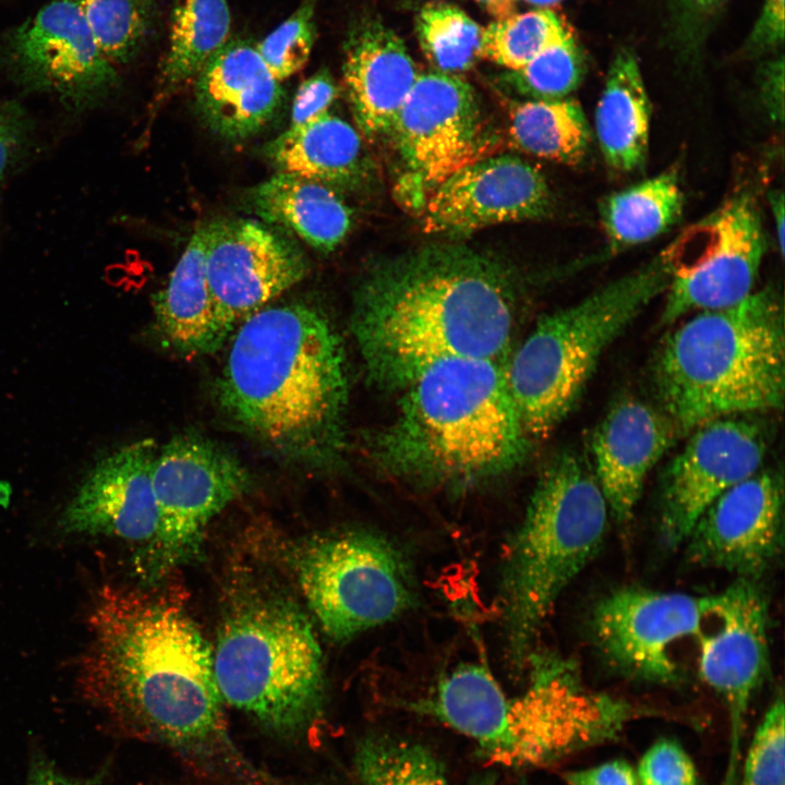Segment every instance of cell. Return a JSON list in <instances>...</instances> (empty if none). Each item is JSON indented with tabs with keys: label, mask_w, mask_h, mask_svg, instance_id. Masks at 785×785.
Listing matches in <instances>:
<instances>
[{
	"label": "cell",
	"mask_w": 785,
	"mask_h": 785,
	"mask_svg": "<svg viewBox=\"0 0 785 785\" xmlns=\"http://www.w3.org/2000/svg\"><path fill=\"white\" fill-rule=\"evenodd\" d=\"M250 485L242 462L209 438L181 434L158 448L153 486L159 524L145 551L149 577L158 580L197 558L209 523Z\"/></svg>",
	"instance_id": "4fadbf2b"
},
{
	"label": "cell",
	"mask_w": 785,
	"mask_h": 785,
	"mask_svg": "<svg viewBox=\"0 0 785 785\" xmlns=\"http://www.w3.org/2000/svg\"><path fill=\"white\" fill-rule=\"evenodd\" d=\"M487 13L497 19L512 15L517 0H475Z\"/></svg>",
	"instance_id": "7dc6e473"
},
{
	"label": "cell",
	"mask_w": 785,
	"mask_h": 785,
	"mask_svg": "<svg viewBox=\"0 0 785 785\" xmlns=\"http://www.w3.org/2000/svg\"><path fill=\"white\" fill-rule=\"evenodd\" d=\"M783 480L758 471L720 495L685 543L690 561L754 580L783 548Z\"/></svg>",
	"instance_id": "d6986e66"
},
{
	"label": "cell",
	"mask_w": 785,
	"mask_h": 785,
	"mask_svg": "<svg viewBox=\"0 0 785 785\" xmlns=\"http://www.w3.org/2000/svg\"><path fill=\"white\" fill-rule=\"evenodd\" d=\"M553 200L543 174L514 155L481 157L452 172L422 209L426 232L462 235L485 227L550 214Z\"/></svg>",
	"instance_id": "ffe728a7"
},
{
	"label": "cell",
	"mask_w": 785,
	"mask_h": 785,
	"mask_svg": "<svg viewBox=\"0 0 785 785\" xmlns=\"http://www.w3.org/2000/svg\"><path fill=\"white\" fill-rule=\"evenodd\" d=\"M668 281L660 253L535 325L507 363L509 389L531 439L548 436L569 414L604 351Z\"/></svg>",
	"instance_id": "9c48e42d"
},
{
	"label": "cell",
	"mask_w": 785,
	"mask_h": 785,
	"mask_svg": "<svg viewBox=\"0 0 785 785\" xmlns=\"http://www.w3.org/2000/svg\"><path fill=\"white\" fill-rule=\"evenodd\" d=\"M652 106L639 62L627 50L613 59L599 98L594 128L606 165L618 172L644 167Z\"/></svg>",
	"instance_id": "4316f807"
},
{
	"label": "cell",
	"mask_w": 785,
	"mask_h": 785,
	"mask_svg": "<svg viewBox=\"0 0 785 785\" xmlns=\"http://www.w3.org/2000/svg\"><path fill=\"white\" fill-rule=\"evenodd\" d=\"M282 88L253 46L231 39L195 78V108L218 136L240 141L257 133L281 104Z\"/></svg>",
	"instance_id": "cb8c5ba5"
},
{
	"label": "cell",
	"mask_w": 785,
	"mask_h": 785,
	"mask_svg": "<svg viewBox=\"0 0 785 785\" xmlns=\"http://www.w3.org/2000/svg\"><path fill=\"white\" fill-rule=\"evenodd\" d=\"M684 203L679 172L674 167L603 197L599 216L609 252L662 234L679 220Z\"/></svg>",
	"instance_id": "f1b7e54d"
},
{
	"label": "cell",
	"mask_w": 785,
	"mask_h": 785,
	"mask_svg": "<svg viewBox=\"0 0 785 785\" xmlns=\"http://www.w3.org/2000/svg\"><path fill=\"white\" fill-rule=\"evenodd\" d=\"M509 135L529 155L565 165L581 162L590 147L587 117L575 99H526L509 110Z\"/></svg>",
	"instance_id": "4dcf8cb0"
},
{
	"label": "cell",
	"mask_w": 785,
	"mask_h": 785,
	"mask_svg": "<svg viewBox=\"0 0 785 785\" xmlns=\"http://www.w3.org/2000/svg\"><path fill=\"white\" fill-rule=\"evenodd\" d=\"M293 566L309 608L337 642L399 617L416 601L408 558L375 532L314 536L297 551Z\"/></svg>",
	"instance_id": "30bf717a"
},
{
	"label": "cell",
	"mask_w": 785,
	"mask_h": 785,
	"mask_svg": "<svg viewBox=\"0 0 785 785\" xmlns=\"http://www.w3.org/2000/svg\"><path fill=\"white\" fill-rule=\"evenodd\" d=\"M402 390L395 419L372 450L391 476L463 491L506 475L526 458L531 438L502 360L439 361Z\"/></svg>",
	"instance_id": "277c9868"
},
{
	"label": "cell",
	"mask_w": 785,
	"mask_h": 785,
	"mask_svg": "<svg viewBox=\"0 0 785 785\" xmlns=\"http://www.w3.org/2000/svg\"><path fill=\"white\" fill-rule=\"evenodd\" d=\"M571 34L565 21L552 10L514 13L483 28L482 58L507 71H516Z\"/></svg>",
	"instance_id": "836d02e7"
},
{
	"label": "cell",
	"mask_w": 785,
	"mask_h": 785,
	"mask_svg": "<svg viewBox=\"0 0 785 785\" xmlns=\"http://www.w3.org/2000/svg\"><path fill=\"white\" fill-rule=\"evenodd\" d=\"M388 140L398 160L395 197L421 215L442 181L487 156L493 135L471 84L459 74L435 71L418 75Z\"/></svg>",
	"instance_id": "8fae6325"
},
{
	"label": "cell",
	"mask_w": 785,
	"mask_h": 785,
	"mask_svg": "<svg viewBox=\"0 0 785 785\" xmlns=\"http://www.w3.org/2000/svg\"><path fill=\"white\" fill-rule=\"evenodd\" d=\"M653 376L678 434L723 418L780 410L785 388L783 299L774 288L701 311L666 336Z\"/></svg>",
	"instance_id": "8992f818"
},
{
	"label": "cell",
	"mask_w": 785,
	"mask_h": 785,
	"mask_svg": "<svg viewBox=\"0 0 785 785\" xmlns=\"http://www.w3.org/2000/svg\"><path fill=\"white\" fill-rule=\"evenodd\" d=\"M230 27L227 0H176L169 48L160 71V96L195 80L228 43Z\"/></svg>",
	"instance_id": "f546056e"
},
{
	"label": "cell",
	"mask_w": 785,
	"mask_h": 785,
	"mask_svg": "<svg viewBox=\"0 0 785 785\" xmlns=\"http://www.w3.org/2000/svg\"><path fill=\"white\" fill-rule=\"evenodd\" d=\"M87 627L78 690L114 729L165 748L206 785H293L233 739L213 649L177 599L107 585Z\"/></svg>",
	"instance_id": "6da1fadb"
},
{
	"label": "cell",
	"mask_w": 785,
	"mask_h": 785,
	"mask_svg": "<svg viewBox=\"0 0 785 785\" xmlns=\"http://www.w3.org/2000/svg\"><path fill=\"white\" fill-rule=\"evenodd\" d=\"M229 420L270 454L312 469L338 463L348 376L341 339L304 302L265 306L235 330L216 384Z\"/></svg>",
	"instance_id": "3957f363"
},
{
	"label": "cell",
	"mask_w": 785,
	"mask_h": 785,
	"mask_svg": "<svg viewBox=\"0 0 785 785\" xmlns=\"http://www.w3.org/2000/svg\"><path fill=\"white\" fill-rule=\"evenodd\" d=\"M34 123L26 109L14 99H0V188L28 154Z\"/></svg>",
	"instance_id": "ab89813d"
},
{
	"label": "cell",
	"mask_w": 785,
	"mask_h": 785,
	"mask_svg": "<svg viewBox=\"0 0 785 785\" xmlns=\"http://www.w3.org/2000/svg\"><path fill=\"white\" fill-rule=\"evenodd\" d=\"M636 775L638 785H698L692 759L677 741L667 738L647 749Z\"/></svg>",
	"instance_id": "f35d334b"
},
{
	"label": "cell",
	"mask_w": 785,
	"mask_h": 785,
	"mask_svg": "<svg viewBox=\"0 0 785 785\" xmlns=\"http://www.w3.org/2000/svg\"><path fill=\"white\" fill-rule=\"evenodd\" d=\"M524 1L530 4L536 5V7L546 8V7L556 4V3L560 2L561 0H524Z\"/></svg>",
	"instance_id": "681fc988"
},
{
	"label": "cell",
	"mask_w": 785,
	"mask_h": 785,
	"mask_svg": "<svg viewBox=\"0 0 785 785\" xmlns=\"http://www.w3.org/2000/svg\"><path fill=\"white\" fill-rule=\"evenodd\" d=\"M252 203L267 225L286 228L324 253L343 241L352 224L336 190L294 174L277 172L253 190Z\"/></svg>",
	"instance_id": "83f0119b"
},
{
	"label": "cell",
	"mask_w": 785,
	"mask_h": 785,
	"mask_svg": "<svg viewBox=\"0 0 785 785\" xmlns=\"http://www.w3.org/2000/svg\"><path fill=\"white\" fill-rule=\"evenodd\" d=\"M338 95L337 85L326 69L303 81L293 99L290 126L304 124L327 112Z\"/></svg>",
	"instance_id": "60d3db41"
},
{
	"label": "cell",
	"mask_w": 785,
	"mask_h": 785,
	"mask_svg": "<svg viewBox=\"0 0 785 785\" xmlns=\"http://www.w3.org/2000/svg\"><path fill=\"white\" fill-rule=\"evenodd\" d=\"M277 172L299 176L334 190L357 186L366 174L360 133L339 117L324 112L289 126L264 147Z\"/></svg>",
	"instance_id": "484cf974"
},
{
	"label": "cell",
	"mask_w": 785,
	"mask_h": 785,
	"mask_svg": "<svg viewBox=\"0 0 785 785\" xmlns=\"http://www.w3.org/2000/svg\"><path fill=\"white\" fill-rule=\"evenodd\" d=\"M690 5L700 8V9H706L709 7H712L717 0H684Z\"/></svg>",
	"instance_id": "c3c4849f"
},
{
	"label": "cell",
	"mask_w": 785,
	"mask_h": 785,
	"mask_svg": "<svg viewBox=\"0 0 785 785\" xmlns=\"http://www.w3.org/2000/svg\"><path fill=\"white\" fill-rule=\"evenodd\" d=\"M584 72V55L571 34L521 69L507 71L502 81L528 99H559L580 85Z\"/></svg>",
	"instance_id": "d590c367"
},
{
	"label": "cell",
	"mask_w": 785,
	"mask_h": 785,
	"mask_svg": "<svg viewBox=\"0 0 785 785\" xmlns=\"http://www.w3.org/2000/svg\"><path fill=\"white\" fill-rule=\"evenodd\" d=\"M608 512L592 468L578 454H558L541 473L500 570L499 614L515 667L528 663L557 599L599 551Z\"/></svg>",
	"instance_id": "52a82bcc"
},
{
	"label": "cell",
	"mask_w": 785,
	"mask_h": 785,
	"mask_svg": "<svg viewBox=\"0 0 785 785\" xmlns=\"http://www.w3.org/2000/svg\"><path fill=\"white\" fill-rule=\"evenodd\" d=\"M769 204L777 235V244L781 255L784 254V193L781 190L769 192Z\"/></svg>",
	"instance_id": "bcb514c9"
},
{
	"label": "cell",
	"mask_w": 785,
	"mask_h": 785,
	"mask_svg": "<svg viewBox=\"0 0 785 785\" xmlns=\"http://www.w3.org/2000/svg\"><path fill=\"white\" fill-rule=\"evenodd\" d=\"M765 250L756 196L750 190L732 193L661 252L669 270L661 323L746 299L752 293Z\"/></svg>",
	"instance_id": "7c38bea8"
},
{
	"label": "cell",
	"mask_w": 785,
	"mask_h": 785,
	"mask_svg": "<svg viewBox=\"0 0 785 785\" xmlns=\"http://www.w3.org/2000/svg\"><path fill=\"white\" fill-rule=\"evenodd\" d=\"M737 785H785V706L776 697L741 756Z\"/></svg>",
	"instance_id": "74e56055"
},
{
	"label": "cell",
	"mask_w": 785,
	"mask_h": 785,
	"mask_svg": "<svg viewBox=\"0 0 785 785\" xmlns=\"http://www.w3.org/2000/svg\"><path fill=\"white\" fill-rule=\"evenodd\" d=\"M102 53L116 65L128 63L145 46L154 25L156 0H77Z\"/></svg>",
	"instance_id": "e575fe53"
},
{
	"label": "cell",
	"mask_w": 785,
	"mask_h": 785,
	"mask_svg": "<svg viewBox=\"0 0 785 785\" xmlns=\"http://www.w3.org/2000/svg\"><path fill=\"white\" fill-rule=\"evenodd\" d=\"M415 33L423 55L438 72L459 74L482 58L483 28L451 3H425L416 15Z\"/></svg>",
	"instance_id": "d6a6232c"
},
{
	"label": "cell",
	"mask_w": 785,
	"mask_h": 785,
	"mask_svg": "<svg viewBox=\"0 0 785 785\" xmlns=\"http://www.w3.org/2000/svg\"><path fill=\"white\" fill-rule=\"evenodd\" d=\"M768 601L752 579L738 578L714 594L715 628L697 636L699 673L724 701L729 721L728 759L722 785H737L746 717L769 672Z\"/></svg>",
	"instance_id": "2e32d148"
},
{
	"label": "cell",
	"mask_w": 785,
	"mask_h": 785,
	"mask_svg": "<svg viewBox=\"0 0 785 785\" xmlns=\"http://www.w3.org/2000/svg\"><path fill=\"white\" fill-rule=\"evenodd\" d=\"M760 99L771 121H784V57L769 60L760 73Z\"/></svg>",
	"instance_id": "ee69618b"
},
{
	"label": "cell",
	"mask_w": 785,
	"mask_h": 785,
	"mask_svg": "<svg viewBox=\"0 0 785 785\" xmlns=\"http://www.w3.org/2000/svg\"><path fill=\"white\" fill-rule=\"evenodd\" d=\"M530 681L508 697L485 665L463 663L445 674L415 709L474 741L488 762L539 768L616 739L648 708L588 689L573 663L530 655Z\"/></svg>",
	"instance_id": "5b68a950"
},
{
	"label": "cell",
	"mask_w": 785,
	"mask_h": 785,
	"mask_svg": "<svg viewBox=\"0 0 785 785\" xmlns=\"http://www.w3.org/2000/svg\"><path fill=\"white\" fill-rule=\"evenodd\" d=\"M206 274L219 328L227 337L245 318L299 283L307 262L292 240L256 220L206 226Z\"/></svg>",
	"instance_id": "e0dca14e"
},
{
	"label": "cell",
	"mask_w": 785,
	"mask_h": 785,
	"mask_svg": "<svg viewBox=\"0 0 785 785\" xmlns=\"http://www.w3.org/2000/svg\"><path fill=\"white\" fill-rule=\"evenodd\" d=\"M0 70L25 92L53 96L68 111L95 110L119 76L77 0H52L0 40Z\"/></svg>",
	"instance_id": "5bb4252c"
},
{
	"label": "cell",
	"mask_w": 785,
	"mask_h": 785,
	"mask_svg": "<svg viewBox=\"0 0 785 785\" xmlns=\"http://www.w3.org/2000/svg\"><path fill=\"white\" fill-rule=\"evenodd\" d=\"M563 778L566 785H638L636 771L620 759L566 772Z\"/></svg>",
	"instance_id": "7bdbcfd3"
},
{
	"label": "cell",
	"mask_w": 785,
	"mask_h": 785,
	"mask_svg": "<svg viewBox=\"0 0 785 785\" xmlns=\"http://www.w3.org/2000/svg\"><path fill=\"white\" fill-rule=\"evenodd\" d=\"M104 776V772L87 777L68 775L50 759L36 753L29 764L26 785H102Z\"/></svg>",
	"instance_id": "f6af8a7d"
},
{
	"label": "cell",
	"mask_w": 785,
	"mask_h": 785,
	"mask_svg": "<svg viewBox=\"0 0 785 785\" xmlns=\"http://www.w3.org/2000/svg\"><path fill=\"white\" fill-rule=\"evenodd\" d=\"M739 416L717 419L691 431L668 464L660 528L669 547L685 543L720 495L759 471L766 450L764 434L759 425Z\"/></svg>",
	"instance_id": "ac0fdd59"
},
{
	"label": "cell",
	"mask_w": 785,
	"mask_h": 785,
	"mask_svg": "<svg viewBox=\"0 0 785 785\" xmlns=\"http://www.w3.org/2000/svg\"><path fill=\"white\" fill-rule=\"evenodd\" d=\"M678 435L660 408L637 398L615 402L596 425L591 468L618 522L630 520L648 474Z\"/></svg>",
	"instance_id": "7402d4cb"
},
{
	"label": "cell",
	"mask_w": 785,
	"mask_h": 785,
	"mask_svg": "<svg viewBox=\"0 0 785 785\" xmlns=\"http://www.w3.org/2000/svg\"><path fill=\"white\" fill-rule=\"evenodd\" d=\"M352 763L360 785H450L443 763L432 750L391 734L361 738Z\"/></svg>",
	"instance_id": "1f68e13d"
},
{
	"label": "cell",
	"mask_w": 785,
	"mask_h": 785,
	"mask_svg": "<svg viewBox=\"0 0 785 785\" xmlns=\"http://www.w3.org/2000/svg\"><path fill=\"white\" fill-rule=\"evenodd\" d=\"M713 604L714 595L618 589L593 609L594 641L620 673L643 681L669 684L679 677L672 648L699 635Z\"/></svg>",
	"instance_id": "9a60e30c"
},
{
	"label": "cell",
	"mask_w": 785,
	"mask_h": 785,
	"mask_svg": "<svg viewBox=\"0 0 785 785\" xmlns=\"http://www.w3.org/2000/svg\"><path fill=\"white\" fill-rule=\"evenodd\" d=\"M343 52V86L360 133L371 141L388 138L420 74L412 57L403 40L374 17L350 29Z\"/></svg>",
	"instance_id": "603a6c76"
},
{
	"label": "cell",
	"mask_w": 785,
	"mask_h": 785,
	"mask_svg": "<svg viewBox=\"0 0 785 785\" xmlns=\"http://www.w3.org/2000/svg\"><path fill=\"white\" fill-rule=\"evenodd\" d=\"M317 0H303L297 10L271 31L256 49L277 81L299 72L307 62L316 39Z\"/></svg>",
	"instance_id": "8d00e7d4"
},
{
	"label": "cell",
	"mask_w": 785,
	"mask_h": 785,
	"mask_svg": "<svg viewBox=\"0 0 785 785\" xmlns=\"http://www.w3.org/2000/svg\"><path fill=\"white\" fill-rule=\"evenodd\" d=\"M784 1L764 0L762 9L746 41L750 53L775 49L784 40Z\"/></svg>",
	"instance_id": "b9f144b4"
},
{
	"label": "cell",
	"mask_w": 785,
	"mask_h": 785,
	"mask_svg": "<svg viewBox=\"0 0 785 785\" xmlns=\"http://www.w3.org/2000/svg\"><path fill=\"white\" fill-rule=\"evenodd\" d=\"M206 244V226H202L190 239L167 285L152 298L161 340L185 358L212 354L226 340L207 281Z\"/></svg>",
	"instance_id": "d4e9b609"
},
{
	"label": "cell",
	"mask_w": 785,
	"mask_h": 785,
	"mask_svg": "<svg viewBox=\"0 0 785 785\" xmlns=\"http://www.w3.org/2000/svg\"><path fill=\"white\" fill-rule=\"evenodd\" d=\"M157 451L153 438H143L97 461L63 510L61 530L142 543L146 551L159 524L153 486Z\"/></svg>",
	"instance_id": "44dd1931"
},
{
	"label": "cell",
	"mask_w": 785,
	"mask_h": 785,
	"mask_svg": "<svg viewBox=\"0 0 785 785\" xmlns=\"http://www.w3.org/2000/svg\"><path fill=\"white\" fill-rule=\"evenodd\" d=\"M517 297L505 264L467 246L433 244L366 273L350 329L370 379L402 390L439 361L503 360Z\"/></svg>",
	"instance_id": "7a4b0ae2"
},
{
	"label": "cell",
	"mask_w": 785,
	"mask_h": 785,
	"mask_svg": "<svg viewBox=\"0 0 785 785\" xmlns=\"http://www.w3.org/2000/svg\"><path fill=\"white\" fill-rule=\"evenodd\" d=\"M213 666L224 702L279 740L304 742L323 720L322 651L304 613L285 596L254 593L235 603L220 625Z\"/></svg>",
	"instance_id": "ba28073f"
}]
</instances>
